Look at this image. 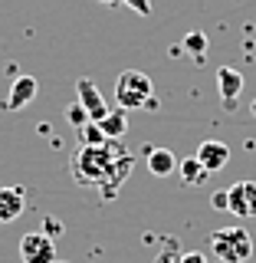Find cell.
Returning <instances> with one entry per match:
<instances>
[{
    "label": "cell",
    "instance_id": "cell-1",
    "mask_svg": "<svg viewBox=\"0 0 256 263\" xmlns=\"http://www.w3.org/2000/svg\"><path fill=\"white\" fill-rule=\"evenodd\" d=\"M69 171L79 184L109 187L112 194L131 175V155L128 148H122V138H109L105 145H82L69 161Z\"/></svg>",
    "mask_w": 256,
    "mask_h": 263
},
{
    "label": "cell",
    "instance_id": "cell-8",
    "mask_svg": "<svg viewBox=\"0 0 256 263\" xmlns=\"http://www.w3.org/2000/svg\"><path fill=\"white\" fill-rule=\"evenodd\" d=\"M27 211V194L23 187H0V224H13Z\"/></svg>",
    "mask_w": 256,
    "mask_h": 263
},
{
    "label": "cell",
    "instance_id": "cell-16",
    "mask_svg": "<svg viewBox=\"0 0 256 263\" xmlns=\"http://www.w3.org/2000/svg\"><path fill=\"white\" fill-rule=\"evenodd\" d=\"M79 138H82V145H105V142H109V135L99 128V122L82 125V128H79Z\"/></svg>",
    "mask_w": 256,
    "mask_h": 263
},
{
    "label": "cell",
    "instance_id": "cell-11",
    "mask_svg": "<svg viewBox=\"0 0 256 263\" xmlns=\"http://www.w3.org/2000/svg\"><path fill=\"white\" fill-rule=\"evenodd\" d=\"M148 171H151L154 178H168L178 171V155L171 152V148H151L148 152Z\"/></svg>",
    "mask_w": 256,
    "mask_h": 263
},
{
    "label": "cell",
    "instance_id": "cell-19",
    "mask_svg": "<svg viewBox=\"0 0 256 263\" xmlns=\"http://www.w3.org/2000/svg\"><path fill=\"white\" fill-rule=\"evenodd\" d=\"M125 7H131L135 13H142V16H151V0H122Z\"/></svg>",
    "mask_w": 256,
    "mask_h": 263
},
{
    "label": "cell",
    "instance_id": "cell-12",
    "mask_svg": "<svg viewBox=\"0 0 256 263\" xmlns=\"http://www.w3.org/2000/svg\"><path fill=\"white\" fill-rule=\"evenodd\" d=\"M178 175L184 178L187 187H201V184H207L210 171L201 164V158H197V155H191V158H181V161H178Z\"/></svg>",
    "mask_w": 256,
    "mask_h": 263
},
{
    "label": "cell",
    "instance_id": "cell-17",
    "mask_svg": "<svg viewBox=\"0 0 256 263\" xmlns=\"http://www.w3.org/2000/svg\"><path fill=\"white\" fill-rule=\"evenodd\" d=\"M40 230H43L46 237H63V220H56V217H43V224H40Z\"/></svg>",
    "mask_w": 256,
    "mask_h": 263
},
{
    "label": "cell",
    "instance_id": "cell-22",
    "mask_svg": "<svg viewBox=\"0 0 256 263\" xmlns=\"http://www.w3.org/2000/svg\"><path fill=\"white\" fill-rule=\"evenodd\" d=\"M102 7H122V0H99Z\"/></svg>",
    "mask_w": 256,
    "mask_h": 263
},
{
    "label": "cell",
    "instance_id": "cell-9",
    "mask_svg": "<svg viewBox=\"0 0 256 263\" xmlns=\"http://www.w3.org/2000/svg\"><path fill=\"white\" fill-rule=\"evenodd\" d=\"M36 92H40V82H36V76H16L13 79V86H10V96H7V109H27V105L36 99Z\"/></svg>",
    "mask_w": 256,
    "mask_h": 263
},
{
    "label": "cell",
    "instance_id": "cell-24",
    "mask_svg": "<svg viewBox=\"0 0 256 263\" xmlns=\"http://www.w3.org/2000/svg\"><path fill=\"white\" fill-rule=\"evenodd\" d=\"M56 263H66V260H56Z\"/></svg>",
    "mask_w": 256,
    "mask_h": 263
},
{
    "label": "cell",
    "instance_id": "cell-21",
    "mask_svg": "<svg viewBox=\"0 0 256 263\" xmlns=\"http://www.w3.org/2000/svg\"><path fill=\"white\" fill-rule=\"evenodd\" d=\"M178 260H181V253H174V250L168 247V250H164V253H161V257L154 260V263H178Z\"/></svg>",
    "mask_w": 256,
    "mask_h": 263
},
{
    "label": "cell",
    "instance_id": "cell-7",
    "mask_svg": "<svg viewBox=\"0 0 256 263\" xmlns=\"http://www.w3.org/2000/svg\"><path fill=\"white\" fill-rule=\"evenodd\" d=\"M243 82H246L243 72L233 69V66H220V69H217V89H220V99H224L227 109H233V102L240 99Z\"/></svg>",
    "mask_w": 256,
    "mask_h": 263
},
{
    "label": "cell",
    "instance_id": "cell-6",
    "mask_svg": "<svg viewBox=\"0 0 256 263\" xmlns=\"http://www.w3.org/2000/svg\"><path fill=\"white\" fill-rule=\"evenodd\" d=\"M227 191H230V214L256 217V181H237Z\"/></svg>",
    "mask_w": 256,
    "mask_h": 263
},
{
    "label": "cell",
    "instance_id": "cell-23",
    "mask_svg": "<svg viewBox=\"0 0 256 263\" xmlns=\"http://www.w3.org/2000/svg\"><path fill=\"white\" fill-rule=\"evenodd\" d=\"M250 112H253V115H256V99H253V102H250Z\"/></svg>",
    "mask_w": 256,
    "mask_h": 263
},
{
    "label": "cell",
    "instance_id": "cell-20",
    "mask_svg": "<svg viewBox=\"0 0 256 263\" xmlns=\"http://www.w3.org/2000/svg\"><path fill=\"white\" fill-rule=\"evenodd\" d=\"M178 263H207V257H204V253H181Z\"/></svg>",
    "mask_w": 256,
    "mask_h": 263
},
{
    "label": "cell",
    "instance_id": "cell-10",
    "mask_svg": "<svg viewBox=\"0 0 256 263\" xmlns=\"http://www.w3.org/2000/svg\"><path fill=\"white\" fill-rule=\"evenodd\" d=\"M194 155L201 158L204 168H207L210 175H213V171L227 168V161H230V145H224V142H213V138H210V142H204V145L197 148Z\"/></svg>",
    "mask_w": 256,
    "mask_h": 263
},
{
    "label": "cell",
    "instance_id": "cell-5",
    "mask_svg": "<svg viewBox=\"0 0 256 263\" xmlns=\"http://www.w3.org/2000/svg\"><path fill=\"white\" fill-rule=\"evenodd\" d=\"M76 99H79L82 105H86V112H89V119H92V122H102L105 115L112 112V105L105 102L102 89H99L89 76H82V79L76 82Z\"/></svg>",
    "mask_w": 256,
    "mask_h": 263
},
{
    "label": "cell",
    "instance_id": "cell-4",
    "mask_svg": "<svg viewBox=\"0 0 256 263\" xmlns=\"http://www.w3.org/2000/svg\"><path fill=\"white\" fill-rule=\"evenodd\" d=\"M20 260L23 263H56V240L46 237L43 230H30L20 240Z\"/></svg>",
    "mask_w": 256,
    "mask_h": 263
},
{
    "label": "cell",
    "instance_id": "cell-3",
    "mask_svg": "<svg viewBox=\"0 0 256 263\" xmlns=\"http://www.w3.org/2000/svg\"><path fill=\"white\" fill-rule=\"evenodd\" d=\"M210 253L220 263H246L253 257V237L243 227H220L210 234Z\"/></svg>",
    "mask_w": 256,
    "mask_h": 263
},
{
    "label": "cell",
    "instance_id": "cell-13",
    "mask_svg": "<svg viewBox=\"0 0 256 263\" xmlns=\"http://www.w3.org/2000/svg\"><path fill=\"white\" fill-rule=\"evenodd\" d=\"M99 128H102L109 138H122L128 132V112L122 109V105H112V112L99 122Z\"/></svg>",
    "mask_w": 256,
    "mask_h": 263
},
{
    "label": "cell",
    "instance_id": "cell-18",
    "mask_svg": "<svg viewBox=\"0 0 256 263\" xmlns=\"http://www.w3.org/2000/svg\"><path fill=\"white\" fill-rule=\"evenodd\" d=\"M210 208L213 211H230V191H213L210 194Z\"/></svg>",
    "mask_w": 256,
    "mask_h": 263
},
{
    "label": "cell",
    "instance_id": "cell-15",
    "mask_svg": "<svg viewBox=\"0 0 256 263\" xmlns=\"http://www.w3.org/2000/svg\"><path fill=\"white\" fill-rule=\"evenodd\" d=\"M63 115H66V122H69V125L72 128H82V125H89V122H92V119H89V112H86V105H82L79 102V99H76V102H69V105H66V109H63Z\"/></svg>",
    "mask_w": 256,
    "mask_h": 263
},
{
    "label": "cell",
    "instance_id": "cell-14",
    "mask_svg": "<svg viewBox=\"0 0 256 263\" xmlns=\"http://www.w3.org/2000/svg\"><path fill=\"white\" fill-rule=\"evenodd\" d=\"M207 46H210V43H207V36H204V33H197V30H194V33H187V36L181 40V53L194 56L197 63L207 56Z\"/></svg>",
    "mask_w": 256,
    "mask_h": 263
},
{
    "label": "cell",
    "instance_id": "cell-2",
    "mask_svg": "<svg viewBox=\"0 0 256 263\" xmlns=\"http://www.w3.org/2000/svg\"><path fill=\"white\" fill-rule=\"evenodd\" d=\"M148 102H154V82L138 69L119 72V79H115V105L131 112V109H148Z\"/></svg>",
    "mask_w": 256,
    "mask_h": 263
}]
</instances>
